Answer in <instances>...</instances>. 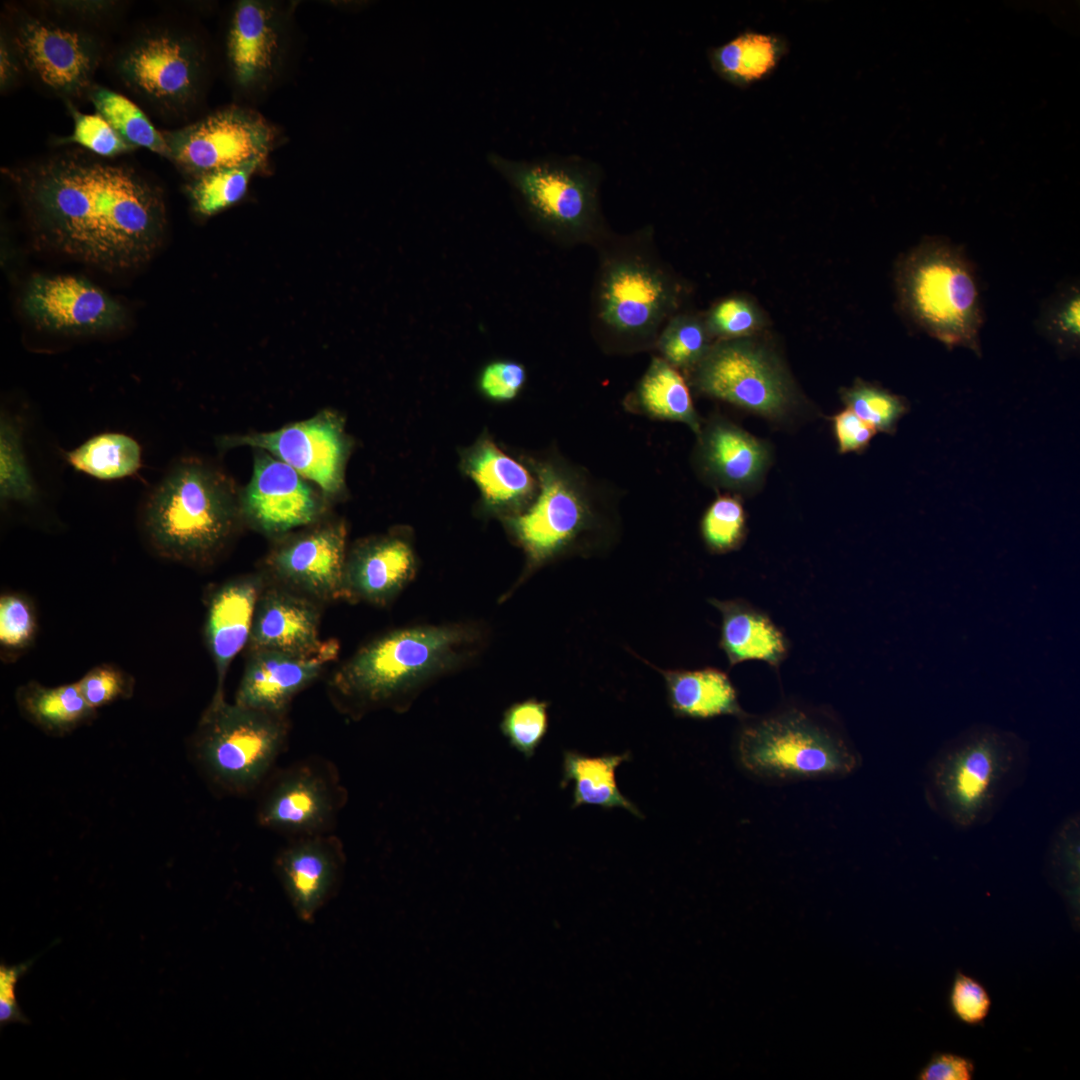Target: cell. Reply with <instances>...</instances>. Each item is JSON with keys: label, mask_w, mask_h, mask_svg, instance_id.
Listing matches in <instances>:
<instances>
[{"label": "cell", "mask_w": 1080, "mask_h": 1080, "mask_svg": "<svg viewBox=\"0 0 1080 1080\" xmlns=\"http://www.w3.org/2000/svg\"><path fill=\"white\" fill-rule=\"evenodd\" d=\"M12 176L37 236L73 259L106 271L131 269L163 240V194L129 165L65 152Z\"/></svg>", "instance_id": "1"}, {"label": "cell", "mask_w": 1080, "mask_h": 1080, "mask_svg": "<svg viewBox=\"0 0 1080 1080\" xmlns=\"http://www.w3.org/2000/svg\"><path fill=\"white\" fill-rule=\"evenodd\" d=\"M488 631L475 622L413 624L361 645L328 679L327 692L344 716L378 710L405 712L433 682L473 662Z\"/></svg>", "instance_id": "2"}, {"label": "cell", "mask_w": 1080, "mask_h": 1080, "mask_svg": "<svg viewBox=\"0 0 1080 1080\" xmlns=\"http://www.w3.org/2000/svg\"><path fill=\"white\" fill-rule=\"evenodd\" d=\"M590 294V327L609 352L632 353L655 346L680 307L685 285L661 255L653 226L614 231L596 248Z\"/></svg>", "instance_id": "3"}, {"label": "cell", "mask_w": 1080, "mask_h": 1080, "mask_svg": "<svg viewBox=\"0 0 1080 1080\" xmlns=\"http://www.w3.org/2000/svg\"><path fill=\"white\" fill-rule=\"evenodd\" d=\"M240 489L211 462L198 457L178 460L150 490L142 507L151 547L179 563H213L244 527Z\"/></svg>", "instance_id": "4"}, {"label": "cell", "mask_w": 1080, "mask_h": 1080, "mask_svg": "<svg viewBox=\"0 0 1080 1080\" xmlns=\"http://www.w3.org/2000/svg\"><path fill=\"white\" fill-rule=\"evenodd\" d=\"M1029 746L1016 733L975 724L947 740L927 764L924 798L959 830L989 823L1024 782Z\"/></svg>", "instance_id": "5"}, {"label": "cell", "mask_w": 1080, "mask_h": 1080, "mask_svg": "<svg viewBox=\"0 0 1080 1080\" xmlns=\"http://www.w3.org/2000/svg\"><path fill=\"white\" fill-rule=\"evenodd\" d=\"M488 161L513 188L529 221L565 246L596 248L613 231L601 205L602 167L579 155Z\"/></svg>", "instance_id": "6"}, {"label": "cell", "mask_w": 1080, "mask_h": 1080, "mask_svg": "<svg viewBox=\"0 0 1080 1080\" xmlns=\"http://www.w3.org/2000/svg\"><path fill=\"white\" fill-rule=\"evenodd\" d=\"M289 731L288 713L211 700L193 736L192 753L216 789L245 797L258 792L274 771Z\"/></svg>", "instance_id": "7"}, {"label": "cell", "mask_w": 1080, "mask_h": 1080, "mask_svg": "<svg viewBox=\"0 0 1080 1080\" xmlns=\"http://www.w3.org/2000/svg\"><path fill=\"white\" fill-rule=\"evenodd\" d=\"M902 301L915 321L947 346L979 350V297L962 257L939 243L917 248L900 272Z\"/></svg>", "instance_id": "8"}, {"label": "cell", "mask_w": 1080, "mask_h": 1080, "mask_svg": "<svg viewBox=\"0 0 1080 1080\" xmlns=\"http://www.w3.org/2000/svg\"><path fill=\"white\" fill-rule=\"evenodd\" d=\"M736 748L744 769L771 779L840 777L861 763L842 738L796 710L746 725Z\"/></svg>", "instance_id": "9"}, {"label": "cell", "mask_w": 1080, "mask_h": 1080, "mask_svg": "<svg viewBox=\"0 0 1080 1080\" xmlns=\"http://www.w3.org/2000/svg\"><path fill=\"white\" fill-rule=\"evenodd\" d=\"M531 465L538 482L534 500L521 513L502 521L526 559L512 591L538 568L567 552L595 522L592 498L582 478L552 460Z\"/></svg>", "instance_id": "10"}, {"label": "cell", "mask_w": 1080, "mask_h": 1080, "mask_svg": "<svg viewBox=\"0 0 1080 1080\" xmlns=\"http://www.w3.org/2000/svg\"><path fill=\"white\" fill-rule=\"evenodd\" d=\"M216 445L221 450H264L317 485L332 503L345 495L346 467L354 443L344 417L336 410L322 409L271 431L224 434L216 439Z\"/></svg>", "instance_id": "11"}, {"label": "cell", "mask_w": 1080, "mask_h": 1080, "mask_svg": "<svg viewBox=\"0 0 1080 1080\" xmlns=\"http://www.w3.org/2000/svg\"><path fill=\"white\" fill-rule=\"evenodd\" d=\"M258 794V825L288 839L331 833L347 801L337 768L319 756L275 768Z\"/></svg>", "instance_id": "12"}, {"label": "cell", "mask_w": 1080, "mask_h": 1080, "mask_svg": "<svg viewBox=\"0 0 1080 1080\" xmlns=\"http://www.w3.org/2000/svg\"><path fill=\"white\" fill-rule=\"evenodd\" d=\"M702 393L768 418L786 415L794 392L778 362L746 339L721 340L691 370Z\"/></svg>", "instance_id": "13"}, {"label": "cell", "mask_w": 1080, "mask_h": 1080, "mask_svg": "<svg viewBox=\"0 0 1080 1080\" xmlns=\"http://www.w3.org/2000/svg\"><path fill=\"white\" fill-rule=\"evenodd\" d=\"M347 537L345 521L330 514L272 539L258 570L268 582L323 606L342 600Z\"/></svg>", "instance_id": "14"}, {"label": "cell", "mask_w": 1080, "mask_h": 1080, "mask_svg": "<svg viewBox=\"0 0 1080 1080\" xmlns=\"http://www.w3.org/2000/svg\"><path fill=\"white\" fill-rule=\"evenodd\" d=\"M163 136L168 157L195 177L255 160L265 162L276 132L260 113L230 106Z\"/></svg>", "instance_id": "15"}, {"label": "cell", "mask_w": 1080, "mask_h": 1080, "mask_svg": "<svg viewBox=\"0 0 1080 1080\" xmlns=\"http://www.w3.org/2000/svg\"><path fill=\"white\" fill-rule=\"evenodd\" d=\"M331 500L294 468L261 449H253L250 480L240 489L244 527L270 540L331 514Z\"/></svg>", "instance_id": "16"}, {"label": "cell", "mask_w": 1080, "mask_h": 1080, "mask_svg": "<svg viewBox=\"0 0 1080 1080\" xmlns=\"http://www.w3.org/2000/svg\"><path fill=\"white\" fill-rule=\"evenodd\" d=\"M13 27L19 59L44 86L67 96L89 87L99 59L90 35L31 15L18 17Z\"/></svg>", "instance_id": "17"}, {"label": "cell", "mask_w": 1080, "mask_h": 1080, "mask_svg": "<svg viewBox=\"0 0 1080 1080\" xmlns=\"http://www.w3.org/2000/svg\"><path fill=\"white\" fill-rule=\"evenodd\" d=\"M197 44L172 31H158L136 40L121 57L123 77L138 92L171 108L196 98L204 70Z\"/></svg>", "instance_id": "18"}, {"label": "cell", "mask_w": 1080, "mask_h": 1080, "mask_svg": "<svg viewBox=\"0 0 1080 1080\" xmlns=\"http://www.w3.org/2000/svg\"><path fill=\"white\" fill-rule=\"evenodd\" d=\"M285 11L276 3L242 0L227 33V58L235 84L244 92L266 90L279 76L288 43Z\"/></svg>", "instance_id": "19"}, {"label": "cell", "mask_w": 1080, "mask_h": 1080, "mask_svg": "<svg viewBox=\"0 0 1080 1080\" xmlns=\"http://www.w3.org/2000/svg\"><path fill=\"white\" fill-rule=\"evenodd\" d=\"M418 557L407 527L357 540L348 548L342 600L384 607L414 580Z\"/></svg>", "instance_id": "20"}, {"label": "cell", "mask_w": 1080, "mask_h": 1080, "mask_svg": "<svg viewBox=\"0 0 1080 1080\" xmlns=\"http://www.w3.org/2000/svg\"><path fill=\"white\" fill-rule=\"evenodd\" d=\"M23 307L37 326L66 334L111 330L124 319L118 302L86 279L73 275L35 276L26 288Z\"/></svg>", "instance_id": "21"}, {"label": "cell", "mask_w": 1080, "mask_h": 1080, "mask_svg": "<svg viewBox=\"0 0 1080 1080\" xmlns=\"http://www.w3.org/2000/svg\"><path fill=\"white\" fill-rule=\"evenodd\" d=\"M340 644L327 639L317 651L249 650L234 702L267 712L288 713L293 699L312 685L338 656Z\"/></svg>", "instance_id": "22"}, {"label": "cell", "mask_w": 1080, "mask_h": 1080, "mask_svg": "<svg viewBox=\"0 0 1080 1080\" xmlns=\"http://www.w3.org/2000/svg\"><path fill=\"white\" fill-rule=\"evenodd\" d=\"M345 864L342 842L333 833L289 838L275 869L298 917L311 921L337 891Z\"/></svg>", "instance_id": "23"}, {"label": "cell", "mask_w": 1080, "mask_h": 1080, "mask_svg": "<svg viewBox=\"0 0 1080 1080\" xmlns=\"http://www.w3.org/2000/svg\"><path fill=\"white\" fill-rule=\"evenodd\" d=\"M265 583L259 570L236 576L216 587L207 600L204 635L217 680L212 701L225 699L227 672L234 658L248 646L256 605Z\"/></svg>", "instance_id": "24"}, {"label": "cell", "mask_w": 1080, "mask_h": 1080, "mask_svg": "<svg viewBox=\"0 0 1080 1080\" xmlns=\"http://www.w3.org/2000/svg\"><path fill=\"white\" fill-rule=\"evenodd\" d=\"M461 471L479 491V510L501 521L524 511L534 500L538 482L518 460L483 433L460 454Z\"/></svg>", "instance_id": "25"}, {"label": "cell", "mask_w": 1080, "mask_h": 1080, "mask_svg": "<svg viewBox=\"0 0 1080 1080\" xmlns=\"http://www.w3.org/2000/svg\"><path fill=\"white\" fill-rule=\"evenodd\" d=\"M323 605L266 580L259 596L247 650L297 653L319 650Z\"/></svg>", "instance_id": "26"}, {"label": "cell", "mask_w": 1080, "mask_h": 1080, "mask_svg": "<svg viewBox=\"0 0 1080 1080\" xmlns=\"http://www.w3.org/2000/svg\"><path fill=\"white\" fill-rule=\"evenodd\" d=\"M698 455L708 477L734 489L754 485L769 460L768 450L761 441L721 420L710 423L701 434Z\"/></svg>", "instance_id": "27"}, {"label": "cell", "mask_w": 1080, "mask_h": 1080, "mask_svg": "<svg viewBox=\"0 0 1080 1080\" xmlns=\"http://www.w3.org/2000/svg\"><path fill=\"white\" fill-rule=\"evenodd\" d=\"M709 602L722 616L719 646L730 666L762 660L778 667L785 659L787 639L767 614L743 600L710 599Z\"/></svg>", "instance_id": "28"}, {"label": "cell", "mask_w": 1080, "mask_h": 1080, "mask_svg": "<svg viewBox=\"0 0 1080 1080\" xmlns=\"http://www.w3.org/2000/svg\"><path fill=\"white\" fill-rule=\"evenodd\" d=\"M665 680L667 701L678 717L709 719L722 715L745 717L737 691L723 671L659 669Z\"/></svg>", "instance_id": "29"}, {"label": "cell", "mask_w": 1080, "mask_h": 1080, "mask_svg": "<svg viewBox=\"0 0 1080 1080\" xmlns=\"http://www.w3.org/2000/svg\"><path fill=\"white\" fill-rule=\"evenodd\" d=\"M788 52L785 37L745 30L707 51L712 70L724 81L745 88L769 77Z\"/></svg>", "instance_id": "30"}, {"label": "cell", "mask_w": 1080, "mask_h": 1080, "mask_svg": "<svg viewBox=\"0 0 1080 1080\" xmlns=\"http://www.w3.org/2000/svg\"><path fill=\"white\" fill-rule=\"evenodd\" d=\"M631 759L630 752L589 756L575 750L563 753L562 780L565 788L573 782L572 808L595 805L606 809L621 807L638 818L641 811L619 790L615 772L620 764Z\"/></svg>", "instance_id": "31"}, {"label": "cell", "mask_w": 1080, "mask_h": 1080, "mask_svg": "<svg viewBox=\"0 0 1080 1080\" xmlns=\"http://www.w3.org/2000/svg\"><path fill=\"white\" fill-rule=\"evenodd\" d=\"M21 713L44 732L60 736L92 720L96 710L86 701L77 682L46 687L29 682L18 688Z\"/></svg>", "instance_id": "32"}, {"label": "cell", "mask_w": 1080, "mask_h": 1080, "mask_svg": "<svg viewBox=\"0 0 1080 1080\" xmlns=\"http://www.w3.org/2000/svg\"><path fill=\"white\" fill-rule=\"evenodd\" d=\"M634 399L646 414L685 423L697 434L701 433L685 379L678 369L661 357L651 359L635 389Z\"/></svg>", "instance_id": "33"}, {"label": "cell", "mask_w": 1080, "mask_h": 1080, "mask_svg": "<svg viewBox=\"0 0 1080 1080\" xmlns=\"http://www.w3.org/2000/svg\"><path fill=\"white\" fill-rule=\"evenodd\" d=\"M66 458L75 470L93 478L117 480L139 470L142 452L133 437L119 432H105L69 451Z\"/></svg>", "instance_id": "34"}, {"label": "cell", "mask_w": 1080, "mask_h": 1080, "mask_svg": "<svg viewBox=\"0 0 1080 1080\" xmlns=\"http://www.w3.org/2000/svg\"><path fill=\"white\" fill-rule=\"evenodd\" d=\"M0 499L5 505L28 506L39 499L25 452L23 422L6 410L0 415Z\"/></svg>", "instance_id": "35"}, {"label": "cell", "mask_w": 1080, "mask_h": 1080, "mask_svg": "<svg viewBox=\"0 0 1080 1080\" xmlns=\"http://www.w3.org/2000/svg\"><path fill=\"white\" fill-rule=\"evenodd\" d=\"M92 102L101 115L132 146L147 148L168 157L163 134L158 132L143 111L125 96L98 87Z\"/></svg>", "instance_id": "36"}, {"label": "cell", "mask_w": 1080, "mask_h": 1080, "mask_svg": "<svg viewBox=\"0 0 1080 1080\" xmlns=\"http://www.w3.org/2000/svg\"><path fill=\"white\" fill-rule=\"evenodd\" d=\"M712 339L704 317L678 312L661 330L654 349L676 369L691 371L713 345Z\"/></svg>", "instance_id": "37"}, {"label": "cell", "mask_w": 1080, "mask_h": 1080, "mask_svg": "<svg viewBox=\"0 0 1080 1080\" xmlns=\"http://www.w3.org/2000/svg\"><path fill=\"white\" fill-rule=\"evenodd\" d=\"M264 163L255 160L195 176L189 186L194 210L200 215L211 216L240 201L247 192L251 176Z\"/></svg>", "instance_id": "38"}, {"label": "cell", "mask_w": 1080, "mask_h": 1080, "mask_svg": "<svg viewBox=\"0 0 1080 1080\" xmlns=\"http://www.w3.org/2000/svg\"><path fill=\"white\" fill-rule=\"evenodd\" d=\"M548 726V703L536 698L513 703L504 711L500 722V730L509 745L527 759L534 756Z\"/></svg>", "instance_id": "39"}, {"label": "cell", "mask_w": 1080, "mask_h": 1080, "mask_svg": "<svg viewBox=\"0 0 1080 1080\" xmlns=\"http://www.w3.org/2000/svg\"><path fill=\"white\" fill-rule=\"evenodd\" d=\"M701 533L706 546L714 553L737 549L746 534L745 512L740 501L731 496L718 497L702 518Z\"/></svg>", "instance_id": "40"}, {"label": "cell", "mask_w": 1080, "mask_h": 1080, "mask_svg": "<svg viewBox=\"0 0 1080 1080\" xmlns=\"http://www.w3.org/2000/svg\"><path fill=\"white\" fill-rule=\"evenodd\" d=\"M843 401L848 409L876 431L886 433L895 431L896 424L907 411L900 397L864 382L846 390Z\"/></svg>", "instance_id": "41"}, {"label": "cell", "mask_w": 1080, "mask_h": 1080, "mask_svg": "<svg viewBox=\"0 0 1080 1080\" xmlns=\"http://www.w3.org/2000/svg\"><path fill=\"white\" fill-rule=\"evenodd\" d=\"M703 317L710 336L720 341L743 339L762 324L761 315L752 303L738 296L718 301Z\"/></svg>", "instance_id": "42"}, {"label": "cell", "mask_w": 1080, "mask_h": 1080, "mask_svg": "<svg viewBox=\"0 0 1080 1080\" xmlns=\"http://www.w3.org/2000/svg\"><path fill=\"white\" fill-rule=\"evenodd\" d=\"M527 381V370L514 360L499 359L485 364L477 376L479 393L493 402H507L516 398Z\"/></svg>", "instance_id": "43"}, {"label": "cell", "mask_w": 1080, "mask_h": 1080, "mask_svg": "<svg viewBox=\"0 0 1080 1080\" xmlns=\"http://www.w3.org/2000/svg\"><path fill=\"white\" fill-rule=\"evenodd\" d=\"M74 130L70 141L86 148L94 155L112 157L130 150L133 146L99 114H83L73 111Z\"/></svg>", "instance_id": "44"}, {"label": "cell", "mask_w": 1080, "mask_h": 1080, "mask_svg": "<svg viewBox=\"0 0 1080 1080\" xmlns=\"http://www.w3.org/2000/svg\"><path fill=\"white\" fill-rule=\"evenodd\" d=\"M87 703L96 710L116 700L129 698L133 681L123 671L111 665H99L77 682Z\"/></svg>", "instance_id": "45"}, {"label": "cell", "mask_w": 1080, "mask_h": 1080, "mask_svg": "<svg viewBox=\"0 0 1080 1080\" xmlns=\"http://www.w3.org/2000/svg\"><path fill=\"white\" fill-rule=\"evenodd\" d=\"M991 998L986 988L975 978L961 972L954 976L949 1007L955 1018L967 1025H979L991 1009Z\"/></svg>", "instance_id": "46"}, {"label": "cell", "mask_w": 1080, "mask_h": 1080, "mask_svg": "<svg viewBox=\"0 0 1080 1080\" xmlns=\"http://www.w3.org/2000/svg\"><path fill=\"white\" fill-rule=\"evenodd\" d=\"M35 633V619L28 601L8 594L0 599V641L10 648L28 645Z\"/></svg>", "instance_id": "47"}, {"label": "cell", "mask_w": 1080, "mask_h": 1080, "mask_svg": "<svg viewBox=\"0 0 1080 1080\" xmlns=\"http://www.w3.org/2000/svg\"><path fill=\"white\" fill-rule=\"evenodd\" d=\"M36 957L28 959L20 964L9 966L1 961L0 964V1027L8 1024H29V1018L23 1013L16 999V985L33 966Z\"/></svg>", "instance_id": "48"}, {"label": "cell", "mask_w": 1080, "mask_h": 1080, "mask_svg": "<svg viewBox=\"0 0 1080 1080\" xmlns=\"http://www.w3.org/2000/svg\"><path fill=\"white\" fill-rule=\"evenodd\" d=\"M833 422L841 453L863 450L877 432L848 408L838 413Z\"/></svg>", "instance_id": "49"}, {"label": "cell", "mask_w": 1080, "mask_h": 1080, "mask_svg": "<svg viewBox=\"0 0 1080 1080\" xmlns=\"http://www.w3.org/2000/svg\"><path fill=\"white\" fill-rule=\"evenodd\" d=\"M975 1071L971 1059L953 1053H935L918 1074L920 1080H970Z\"/></svg>", "instance_id": "50"}, {"label": "cell", "mask_w": 1080, "mask_h": 1080, "mask_svg": "<svg viewBox=\"0 0 1080 1080\" xmlns=\"http://www.w3.org/2000/svg\"><path fill=\"white\" fill-rule=\"evenodd\" d=\"M1060 330L1072 337L1079 336V295H1072L1062 306L1057 317Z\"/></svg>", "instance_id": "51"}, {"label": "cell", "mask_w": 1080, "mask_h": 1080, "mask_svg": "<svg viewBox=\"0 0 1080 1080\" xmlns=\"http://www.w3.org/2000/svg\"><path fill=\"white\" fill-rule=\"evenodd\" d=\"M51 5L56 7L57 10L61 9L63 12L77 13L84 16H97L107 13L114 4L103 1H69L52 2Z\"/></svg>", "instance_id": "52"}, {"label": "cell", "mask_w": 1080, "mask_h": 1080, "mask_svg": "<svg viewBox=\"0 0 1080 1080\" xmlns=\"http://www.w3.org/2000/svg\"><path fill=\"white\" fill-rule=\"evenodd\" d=\"M0 68H1V87H7L15 78L18 72L17 53L14 47L9 46L5 37H1V50H0Z\"/></svg>", "instance_id": "53"}]
</instances>
